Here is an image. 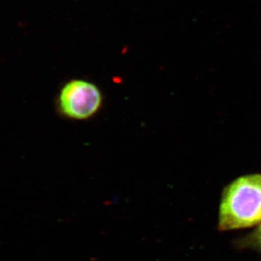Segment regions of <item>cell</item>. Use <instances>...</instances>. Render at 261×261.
<instances>
[{
  "label": "cell",
  "mask_w": 261,
  "mask_h": 261,
  "mask_svg": "<svg viewBox=\"0 0 261 261\" xmlns=\"http://www.w3.org/2000/svg\"><path fill=\"white\" fill-rule=\"evenodd\" d=\"M261 224V174L240 176L225 187L220 202L218 228L231 231Z\"/></svg>",
  "instance_id": "6da1fadb"
},
{
  "label": "cell",
  "mask_w": 261,
  "mask_h": 261,
  "mask_svg": "<svg viewBox=\"0 0 261 261\" xmlns=\"http://www.w3.org/2000/svg\"><path fill=\"white\" fill-rule=\"evenodd\" d=\"M238 245L241 248L250 249L261 252V224L255 231L240 239Z\"/></svg>",
  "instance_id": "3957f363"
},
{
  "label": "cell",
  "mask_w": 261,
  "mask_h": 261,
  "mask_svg": "<svg viewBox=\"0 0 261 261\" xmlns=\"http://www.w3.org/2000/svg\"><path fill=\"white\" fill-rule=\"evenodd\" d=\"M102 102V93L95 84L78 80L65 84L58 99L62 113L75 120H85L93 116Z\"/></svg>",
  "instance_id": "7a4b0ae2"
}]
</instances>
